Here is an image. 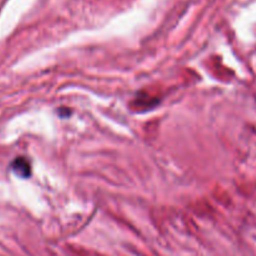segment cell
Returning a JSON list of instances; mask_svg holds the SVG:
<instances>
[{
  "label": "cell",
  "instance_id": "obj_1",
  "mask_svg": "<svg viewBox=\"0 0 256 256\" xmlns=\"http://www.w3.org/2000/svg\"><path fill=\"white\" fill-rule=\"evenodd\" d=\"M12 169L22 179H28L32 175V164L29 160L22 156L14 160V162L12 164Z\"/></svg>",
  "mask_w": 256,
  "mask_h": 256
}]
</instances>
